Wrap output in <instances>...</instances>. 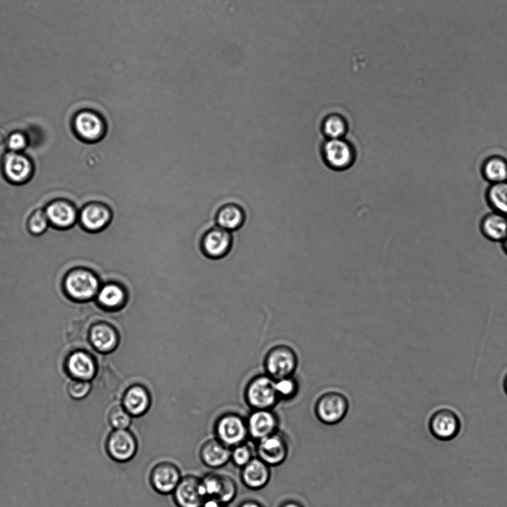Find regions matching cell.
Listing matches in <instances>:
<instances>
[{"label": "cell", "mask_w": 507, "mask_h": 507, "mask_svg": "<svg viewBox=\"0 0 507 507\" xmlns=\"http://www.w3.org/2000/svg\"><path fill=\"white\" fill-rule=\"evenodd\" d=\"M213 435L230 449L242 445L249 437L246 418L234 411L223 413L215 421Z\"/></svg>", "instance_id": "6da1fadb"}, {"label": "cell", "mask_w": 507, "mask_h": 507, "mask_svg": "<svg viewBox=\"0 0 507 507\" xmlns=\"http://www.w3.org/2000/svg\"><path fill=\"white\" fill-rule=\"evenodd\" d=\"M279 400L272 378L258 374L251 379L245 390V402L251 411L273 410Z\"/></svg>", "instance_id": "7a4b0ae2"}, {"label": "cell", "mask_w": 507, "mask_h": 507, "mask_svg": "<svg viewBox=\"0 0 507 507\" xmlns=\"http://www.w3.org/2000/svg\"><path fill=\"white\" fill-rule=\"evenodd\" d=\"M298 360L296 351L285 345L272 348L265 354L263 366L266 374L274 380L293 376L296 371Z\"/></svg>", "instance_id": "3957f363"}, {"label": "cell", "mask_w": 507, "mask_h": 507, "mask_svg": "<svg viewBox=\"0 0 507 507\" xmlns=\"http://www.w3.org/2000/svg\"><path fill=\"white\" fill-rule=\"evenodd\" d=\"M349 410V402L341 393L329 391L322 395L315 405V413L324 424L334 426L343 421Z\"/></svg>", "instance_id": "277c9868"}, {"label": "cell", "mask_w": 507, "mask_h": 507, "mask_svg": "<svg viewBox=\"0 0 507 507\" xmlns=\"http://www.w3.org/2000/svg\"><path fill=\"white\" fill-rule=\"evenodd\" d=\"M105 449L113 461L128 463L131 461L138 453V439L130 429H112L106 440Z\"/></svg>", "instance_id": "5b68a950"}, {"label": "cell", "mask_w": 507, "mask_h": 507, "mask_svg": "<svg viewBox=\"0 0 507 507\" xmlns=\"http://www.w3.org/2000/svg\"><path fill=\"white\" fill-rule=\"evenodd\" d=\"M202 490L206 499H214L225 504L233 502L238 493L235 480L226 474L211 473L201 478Z\"/></svg>", "instance_id": "8992f818"}, {"label": "cell", "mask_w": 507, "mask_h": 507, "mask_svg": "<svg viewBox=\"0 0 507 507\" xmlns=\"http://www.w3.org/2000/svg\"><path fill=\"white\" fill-rule=\"evenodd\" d=\"M74 122L76 131L87 142H99L108 132V122L105 112L101 110L80 112L76 114Z\"/></svg>", "instance_id": "52a82bcc"}, {"label": "cell", "mask_w": 507, "mask_h": 507, "mask_svg": "<svg viewBox=\"0 0 507 507\" xmlns=\"http://www.w3.org/2000/svg\"><path fill=\"white\" fill-rule=\"evenodd\" d=\"M430 434L440 441H449L457 437L461 430L459 415L449 407H440L430 414L428 420Z\"/></svg>", "instance_id": "ba28073f"}, {"label": "cell", "mask_w": 507, "mask_h": 507, "mask_svg": "<svg viewBox=\"0 0 507 507\" xmlns=\"http://www.w3.org/2000/svg\"><path fill=\"white\" fill-rule=\"evenodd\" d=\"M182 473L178 466L170 461H162L156 464L150 473V485L161 496L172 495L179 485Z\"/></svg>", "instance_id": "9c48e42d"}, {"label": "cell", "mask_w": 507, "mask_h": 507, "mask_svg": "<svg viewBox=\"0 0 507 507\" xmlns=\"http://www.w3.org/2000/svg\"><path fill=\"white\" fill-rule=\"evenodd\" d=\"M234 244L233 234L214 225L209 228L200 239V248L204 255L212 259L225 257Z\"/></svg>", "instance_id": "30bf717a"}, {"label": "cell", "mask_w": 507, "mask_h": 507, "mask_svg": "<svg viewBox=\"0 0 507 507\" xmlns=\"http://www.w3.org/2000/svg\"><path fill=\"white\" fill-rule=\"evenodd\" d=\"M256 443L257 457L270 467L281 466L287 461L289 442L282 433L277 432Z\"/></svg>", "instance_id": "8fae6325"}, {"label": "cell", "mask_w": 507, "mask_h": 507, "mask_svg": "<svg viewBox=\"0 0 507 507\" xmlns=\"http://www.w3.org/2000/svg\"><path fill=\"white\" fill-rule=\"evenodd\" d=\"M327 166L336 171H344L353 166L355 150L350 143L342 138L328 139L322 149Z\"/></svg>", "instance_id": "7c38bea8"}, {"label": "cell", "mask_w": 507, "mask_h": 507, "mask_svg": "<svg viewBox=\"0 0 507 507\" xmlns=\"http://www.w3.org/2000/svg\"><path fill=\"white\" fill-rule=\"evenodd\" d=\"M177 507H202L207 500L201 484V478L192 475L183 476L172 494Z\"/></svg>", "instance_id": "4fadbf2b"}, {"label": "cell", "mask_w": 507, "mask_h": 507, "mask_svg": "<svg viewBox=\"0 0 507 507\" xmlns=\"http://www.w3.org/2000/svg\"><path fill=\"white\" fill-rule=\"evenodd\" d=\"M246 423L249 437L258 442L279 432L280 421L273 410H252Z\"/></svg>", "instance_id": "5bb4252c"}, {"label": "cell", "mask_w": 507, "mask_h": 507, "mask_svg": "<svg viewBox=\"0 0 507 507\" xmlns=\"http://www.w3.org/2000/svg\"><path fill=\"white\" fill-rule=\"evenodd\" d=\"M113 218L112 209L103 201L91 202L83 209L81 215L84 229L91 232H100L106 230Z\"/></svg>", "instance_id": "9a60e30c"}, {"label": "cell", "mask_w": 507, "mask_h": 507, "mask_svg": "<svg viewBox=\"0 0 507 507\" xmlns=\"http://www.w3.org/2000/svg\"><path fill=\"white\" fill-rule=\"evenodd\" d=\"M66 289L72 298L88 300L97 294L99 283L97 277L92 272L86 270H75L67 276Z\"/></svg>", "instance_id": "2e32d148"}, {"label": "cell", "mask_w": 507, "mask_h": 507, "mask_svg": "<svg viewBox=\"0 0 507 507\" xmlns=\"http://www.w3.org/2000/svg\"><path fill=\"white\" fill-rule=\"evenodd\" d=\"M121 404L133 418H140L152 408V397L145 386L134 385L124 392Z\"/></svg>", "instance_id": "e0dca14e"}, {"label": "cell", "mask_w": 507, "mask_h": 507, "mask_svg": "<svg viewBox=\"0 0 507 507\" xmlns=\"http://www.w3.org/2000/svg\"><path fill=\"white\" fill-rule=\"evenodd\" d=\"M272 476L271 467L258 457L253 458L242 468L240 480L249 489H263L270 483Z\"/></svg>", "instance_id": "ac0fdd59"}, {"label": "cell", "mask_w": 507, "mask_h": 507, "mask_svg": "<svg viewBox=\"0 0 507 507\" xmlns=\"http://www.w3.org/2000/svg\"><path fill=\"white\" fill-rule=\"evenodd\" d=\"M232 449L213 437L202 443L199 449V459L211 470H219L231 462Z\"/></svg>", "instance_id": "d6986e66"}, {"label": "cell", "mask_w": 507, "mask_h": 507, "mask_svg": "<svg viewBox=\"0 0 507 507\" xmlns=\"http://www.w3.org/2000/svg\"><path fill=\"white\" fill-rule=\"evenodd\" d=\"M246 222L245 209L234 202H226L215 213L214 224L232 233L242 230Z\"/></svg>", "instance_id": "ffe728a7"}, {"label": "cell", "mask_w": 507, "mask_h": 507, "mask_svg": "<svg viewBox=\"0 0 507 507\" xmlns=\"http://www.w3.org/2000/svg\"><path fill=\"white\" fill-rule=\"evenodd\" d=\"M480 230L489 242L501 244L507 236V217L492 211L481 220Z\"/></svg>", "instance_id": "44dd1931"}, {"label": "cell", "mask_w": 507, "mask_h": 507, "mask_svg": "<svg viewBox=\"0 0 507 507\" xmlns=\"http://www.w3.org/2000/svg\"><path fill=\"white\" fill-rule=\"evenodd\" d=\"M92 344L101 353H111L119 341L118 332L110 324L101 323L94 326L91 334Z\"/></svg>", "instance_id": "7402d4cb"}, {"label": "cell", "mask_w": 507, "mask_h": 507, "mask_svg": "<svg viewBox=\"0 0 507 507\" xmlns=\"http://www.w3.org/2000/svg\"><path fill=\"white\" fill-rule=\"evenodd\" d=\"M4 164L5 174L13 183H21L30 175L32 166L29 159L15 152L5 155Z\"/></svg>", "instance_id": "603a6c76"}, {"label": "cell", "mask_w": 507, "mask_h": 507, "mask_svg": "<svg viewBox=\"0 0 507 507\" xmlns=\"http://www.w3.org/2000/svg\"><path fill=\"white\" fill-rule=\"evenodd\" d=\"M47 218L55 227L69 228L76 223L77 213L69 201H55L48 206Z\"/></svg>", "instance_id": "cb8c5ba5"}, {"label": "cell", "mask_w": 507, "mask_h": 507, "mask_svg": "<svg viewBox=\"0 0 507 507\" xmlns=\"http://www.w3.org/2000/svg\"><path fill=\"white\" fill-rule=\"evenodd\" d=\"M98 301L107 310H117L121 308L126 301V291L119 283H109L100 289Z\"/></svg>", "instance_id": "d4e9b609"}, {"label": "cell", "mask_w": 507, "mask_h": 507, "mask_svg": "<svg viewBox=\"0 0 507 507\" xmlns=\"http://www.w3.org/2000/svg\"><path fill=\"white\" fill-rule=\"evenodd\" d=\"M483 178L489 184L507 181V159L500 155L488 157L480 169Z\"/></svg>", "instance_id": "484cf974"}, {"label": "cell", "mask_w": 507, "mask_h": 507, "mask_svg": "<svg viewBox=\"0 0 507 507\" xmlns=\"http://www.w3.org/2000/svg\"><path fill=\"white\" fill-rule=\"evenodd\" d=\"M68 369L74 376L84 379L85 381L93 378L96 371L93 360L82 352L72 355L68 360Z\"/></svg>", "instance_id": "4316f807"}, {"label": "cell", "mask_w": 507, "mask_h": 507, "mask_svg": "<svg viewBox=\"0 0 507 507\" xmlns=\"http://www.w3.org/2000/svg\"><path fill=\"white\" fill-rule=\"evenodd\" d=\"M486 200L492 211L507 217V181L489 184L486 192Z\"/></svg>", "instance_id": "83f0119b"}, {"label": "cell", "mask_w": 507, "mask_h": 507, "mask_svg": "<svg viewBox=\"0 0 507 507\" xmlns=\"http://www.w3.org/2000/svg\"><path fill=\"white\" fill-rule=\"evenodd\" d=\"M322 131L328 139L342 138L348 131V124L339 114H331L322 124Z\"/></svg>", "instance_id": "f1b7e54d"}, {"label": "cell", "mask_w": 507, "mask_h": 507, "mask_svg": "<svg viewBox=\"0 0 507 507\" xmlns=\"http://www.w3.org/2000/svg\"><path fill=\"white\" fill-rule=\"evenodd\" d=\"M108 423L113 430L130 429L133 417L125 410L121 403L113 405L107 415Z\"/></svg>", "instance_id": "f546056e"}, {"label": "cell", "mask_w": 507, "mask_h": 507, "mask_svg": "<svg viewBox=\"0 0 507 507\" xmlns=\"http://www.w3.org/2000/svg\"><path fill=\"white\" fill-rule=\"evenodd\" d=\"M275 386L280 400H291L298 394V384L293 376L275 380Z\"/></svg>", "instance_id": "4dcf8cb0"}, {"label": "cell", "mask_w": 507, "mask_h": 507, "mask_svg": "<svg viewBox=\"0 0 507 507\" xmlns=\"http://www.w3.org/2000/svg\"><path fill=\"white\" fill-rule=\"evenodd\" d=\"M253 458V449L246 442L232 449L231 462L237 468H242Z\"/></svg>", "instance_id": "1f68e13d"}, {"label": "cell", "mask_w": 507, "mask_h": 507, "mask_svg": "<svg viewBox=\"0 0 507 507\" xmlns=\"http://www.w3.org/2000/svg\"><path fill=\"white\" fill-rule=\"evenodd\" d=\"M28 227L33 235L44 234L48 230L46 214L41 209L37 211L29 220Z\"/></svg>", "instance_id": "d6a6232c"}, {"label": "cell", "mask_w": 507, "mask_h": 507, "mask_svg": "<svg viewBox=\"0 0 507 507\" xmlns=\"http://www.w3.org/2000/svg\"><path fill=\"white\" fill-rule=\"evenodd\" d=\"M91 390V384L85 380L77 381L74 380L70 383L67 391L70 396L74 400H81L86 397Z\"/></svg>", "instance_id": "836d02e7"}, {"label": "cell", "mask_w": 507, "mask_h": 507, "mask_svg": "<svg viewBox=\"0 0 507 507\" xmlns=\"http://www.w3.org/2000/svg\"><path fill=\"white\" fill-rule=\"evenodd\" d=\"M27 145V138L20 133H12L8 140V146L13 151L25 149Z\"/></svg>", "instance_id": "e575fe53"}, {"label": "cell", "mask_w": 507, "mask_h": 507, "mask_svg": "<svg viewBox=\"0 0 507 507\" xmlns=\"http://www.w3.org/2000/svg\"><path fill=\"white\" fill-rule=\"evenodd\" d=\"M237 507H264L263 505L256 501L253 499H247L244 500L242 502H240Z\"/></svg>", "instance_id": "d590c367"}, {"label": "cell", "mask_w": 507, "mask_h": 507, "mask_svg": "<svg viewBox=\"0 0 507 507\" xmlns=\"http://www.w3.org/2000/svg\"><path fill=\"white\" fill-rule=\"evenodd\" d=\"M202 507H228V505L217 500L207 499Z\"/></svg>", "instance_id": "8d00e7d4"}, {"label": "cell", "mask_w": 507, "mask_h": 507, "mask_svg": "<svg viewBox=\"0 0 507 507\" xmlns=\"http://www.w3.org/2000/svg\"><path fill=\"white\" fill-rule=\"evenodd\" d=\"M501 385L504 394L507 397V367L502 374Z\"/></svg>", "instance_id": "74e56055"}, {"label": "cell", "mask_w": 507, "mask_h": 507, "mask_svg": "<svg viewBox=\"0 0 507 507\" xmlns=\"http://www.w3.org/2000/svg\"><path fill=\"white\" fill-rule=\"evenodd\" d=\"M279 507H304L302 503L294 500H288L283 502Z\"/></svg>", "instance_id": "f35d334b"}, {"label": "cell", "mask_w": 507, "mask_h": 507, "mask_svg": "<svg viewBox=\"0 0 507 507\" xmlns=\"http://www.w3.org/2000/svg\"><path fill=\"white\" fill-rule=\"evenodd\" d=\"M501 248L503 250V252L505 253V256L507 257V236L503 239V242L501 244Z\"/></svg>", "instance_id": "ab89813d"}, {"label": "cell", "mask_w": 507, "mask_h": 507, "mask_svg": "<svg viewBox=\"0 0 507 507\" xmlns=\"http://www.w3.org/2000/svg\"><path fill=\"white\" fill-rule=\"evenodd\" d=\"M82 13H84V12H82ZM82 13H81V14H82ZM81 14H80V15H81ZM78 16H79V15H78ZM78 16H76V17H78ZM76 17H75V18H76ZM74 18H72V19H74Z\"/></svg>", "instance_id": "60d3db41"}, {"label": "cell", "mask_w": 507, "mask_h": 507, "mask_svg": "<svg viewBox=\"0 0 507 507\" xmlns=\"http://www.w3.org/2000/svg\"><path fill=\"white\" fill-rule=\"evenodd\" d=\"M41 5H40V6H41ZM39 6H38V7H39ZM38 7H37V8H38ZM37 8H36V9H37ZM36 9H35V10H36ZM35 10H34V11H35ZM34 11H33V12H34ZM33 12H32V13H33ZM32 14H31V15H32Z\"/></svg>", "instance_id": "b9f144b4"}, {"label": "cell", "mask_w": 507, "mask_h": 507, "mask_svg": "<svg viewBox=\"0 0 507 507\" xmlns=\"http://www.w3.org/2000/svg\"><path fill=\"white\" fill-rule=\"evenodd\" d=\"M79 2H80V1H79ZM79 3H77V4H79ZM76 4H75V5H76ZM75 5H74V6H75ZM73 6H72V7H73ZM71 8H72V7H71Z\"/></svg>", "instance_id": "7bdbcfd3"}]
</instances>
